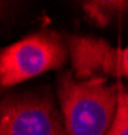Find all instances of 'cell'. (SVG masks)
Here are the masks:
<instances>
[{"mask_svg": "<svg viewBox=\"0 0 128 135\" xmlns=\"http://www.w3.org/2000/svg\"><path fill=\"white\" fill-rule=\"evenodd\" d=\"M120 81L109 84L104 76L85 80L66 73L60 80L66 135H107L117 108Z\"/></svg>", "mask_w": 128, "mask_h": 135, "instance_id": "obj_1", "label": "cell"}, {"mask_svg": "<svg viewBox=\"0 0 128 135\" xmlns=\"http://www.w3.org/2000/svg\"><path fill=\"white\" fill-rule=\"evenodd\" d=\"M69 49L55 32L26 37L0 51V86L19 83L61 68Z\"/></svg>", "mask_w": 128, "mask_h": 135, "instance_id": "obj_2", "label": "cell"}, {"mask_svg": "<svg viewBox=\"0 0 128 135\" xmlns=\"http://www.w3.org/2000/svg\"><path fill=\"white\" fill-rule=\"evenodd\" d=\"M0 135H66L63 120L49 99L26 95L0 104Z\"/></svg>", "mask_w": 128, "mask_h": 135, "instance_id": "obj_3", "label": "cell"}, {"mask_svg": "<svg viewBox=\"0 0 128 135\" xmlns=\"http://www.w3.org/2000/svg\"><path fill=\"white\" fill-rule=\"evenodd\" d=\"M67 49L74 77L80 80L102 74L128 78V46L115 47L93 37H70Z\"/></svg>", "mask_w": 128, "mask_h": 135, "instance_id": "obj_4", "label": "cell"}, {"mask_svg": "<svg viewBox=\"0 0 128 135\" xmlns=\"http://www.w3.org/2000/svg\"><path fill=\"white\" fill-rule=\"evenodd\" d=\"M107 135H128V91L121 83L116 115Z\"/></svg>", "mask_w": 128, "mask_h": 135, "instance_id": "obj_5", "label": "cell"}, {"mask_svg": "<svg viewBox=\"0 0 128 135\" xmlns=\"http://www.w3.org/2000/svg\"><path fill=\"white\" fill-rule=\"evenodd\" d=\"M128 3L123 2H95V3H86L84 8L88 11L89 16H92L99 23H107L109 11H119L120 7H125Z\"/></svg>", "mask_w": 128, "mask_h": 135, "instance_id": "obj_6", "label": "cell"}]
</instances>
